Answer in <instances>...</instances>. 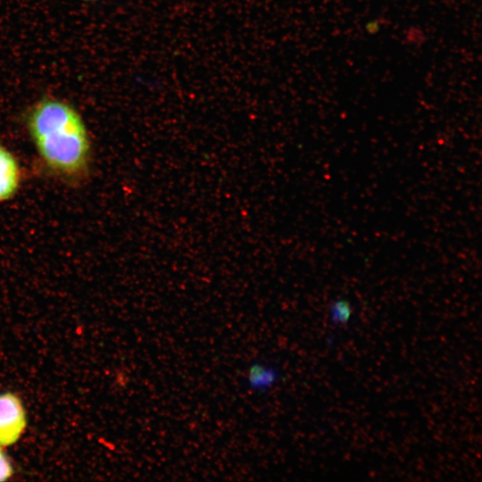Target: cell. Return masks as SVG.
<instances>
[{
	"label": "cell",
	"mask_w": 482,
	"mask_h": 482,
	"mask_svg": "<svg viewBox=\"0 0 482 482\" xmlns=\"http://www.w3.org/2000/svg\"><path fill=\"white\" fill-rule=\"evenodd\" d=\"M27 126L49 170L66 179L81 178L87 172L91 144L81 117L71 106L44 99L30 111Z\"/></svg>",
	"instance_id": "obj_1"
},
{
	"label": "cell",
	"mask_w": 482,
	"mask_h": 482,
	"mask_svg": "<svg viewBox=\"0 0 482 482\" xmlns=\"http://www.w3.org/2000/svg\"><path fill=\"white\" fill-rule=\"evenodd\" d=\"M25 427L26 416L20 399L11 393L0 395V446L17 442Z\"/></svg>",
	"instance_id": "obj_2"
},
{
	"label": "cell",
	"mask_w": 482,
	"mask_h": 482,
	"mask_svg": "<svg viewBox=\"0 0 482 482\" xmlns=\"http://www.w3.org/2000/svg\"><path fill=\"white\" fill-rule=\"evenodd\" d=\"M21 168L14 155L0 145V203L12 197L21 184Z\"/></svg>",
	"instance_id": "obj_3"
},
{
	"label": "cell",
	"mask_w": 482,
	"mask_h": 482,
	"mask_svg": "<svg viewBox=\"0 0 482 482\" xmlns=\"http://www.w3.org/2000/svg\"><path fill=\"white\" fill-rule=\"evenodd\" d=\"M281 378L278 367L267 364L262 361L253 362L245 373V384L247 389L255 393H267Z\"/></svg>",
	"instance_id": "obj_4"
},
{
	"label": "cell",
	"mask_w": 482,
	"mask_h": 482,
	"mask_svg": "<svg viewBox=\"0 0 482 482\" xmlns=\"http://www.w3.org/2000/svg\"><path fill=\"white\" fill-rule=\"evenodd\" d=\"M353 313L351 303L345 298L334 300L328 308V318L335 326L346 325Z\"/></svg>",
	"instance_id": "obj_5"
},
{
	"label": "cell",
	"mask_w": 482,
	"mask_h": 482,
	"mask_svg": "<svg viewBox=\"0 0 482 482\" xmlns=\"http://www.w3.org/2000/svg\"><path fill=\"white\" fill-rule=\"evenodd\" d=\"M12 474V465L0 448V481L7 480Z\"/></svg>",
	"instance_id": "obj_6"
}]
</instances>
